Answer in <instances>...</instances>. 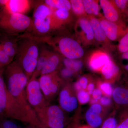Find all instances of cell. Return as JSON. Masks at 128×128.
Wrapping results in <instances>:
<instances>
[{"label": "cell", "instance_id": "obj_1", "mask_svg": "<svg viewBox=\"0 0 128 128\" xmlns=\"http://www.w3.org/2000/svg\"><path fill=\"white\" fill-rule=\"evenodd\" d=\"M3 74L9 94L28 111L35 112L29 105L27 98L26 89L29 81L18 62L15 60H13L6 67Z\"/></svg>", "mask_w": 128, "mask_h": 128}, {"label": "cell", "instance_id": "obj_2", "mask_svg": "<svg viewBox=\"0 0 128 128\" xmlns=\"http://www.w3.org/2000/svg\"><path fill=\"white\" fill-rule=\"evenodd\" d=\"M34 11L32 26L26 32L33 36L44 37L52 36L57 30L52 9L44 1L34 2Z\"/></svg>", "mask_w": 128, "mask_h": 128}, {"label": "cell", "instance_id": "obj_3", "mask_svg": "<svg viewBox=\"0 0 128 128\" xmlns=\"http://www.w3.org/2000/svg\"><path fill=\"white\" fill-rule=\"evenodd\" d=\"M19 37L20 39L15 60L21 66L29 81L36 67L40 52V43L22 34Z\"/></svg>", "mask_w": 128, "mask_h": 128}, {"label": "cell", "instance_id": "obj_4", "mask_svg": "<svg viewBox=\"0 0 128 128\" xmlns=\"http://www.w3.org/2000/svg\"><path fill=\"white\" fill-rule=\"evenodd\" d=\"M40 43L46 44L54 48L66 58L77 60L84 54V50L80 43L68 36L31 37Z\"/></svg>", "mask_w": 128, "mask_h": 128}, {"label": "cell", "instance_id": "obj_5", "mask_svg": "<svg viewBox=\"0 0 128 128\" xmlns=\"http://www.w3.org/2000/svg\"><path fill=\"white\" fill-rule=\"evenodd\" d=\"M32 18L26 15L9 13L3 9L0 12V30L8 34L18 36L26 32L32 26Z\"/></svg>", "mask_w": 128, "mask_h": 128}, {"label": "cell", "instance_id": "obj_6", "mask_svg": "<svg viewBox=\"0 0 128 128\" xmlns=\"http://www.w3.org/2000/svg\"><path fill=\"white\" fill-rule=\"evenodd\" d=\"M36 114L47 128H64L67 124L64 111L58 105H50Z\"/></svg>", "mask_w": 128, "mask_h": 128}, {"label": "cell", "instance_id": "obj_7", "mask_svg": "<svg viewBox=\"0 0 128 128\" xmlns=\"http://www.w3.org/2000/svg\"><path fill=\"white\" fill-rule=\"evenodd\" d=\"M26 91L28 102L36 114L50 105L44 97L38 80L36 78L30 79L27 85Z\"/></svg>", "mask_w": 128, "mask_h": 128}, {"label": "cell", "instance_id": "obj_8", "mask_svg": "<svg viewBox=\"0 0 128 128\" xmlns=\"http://www.w3.org/2000/svg\"><path fill=\"white\" fill-rule=\"evenodd\" d=\"M42 92L49 102L58 93L62 83L58 71L40 76L38 80Z\"/></svg>", "mask_w": 128, "mask_h": 128}, {"label": "cell", "instance_id": "obj_9", "mask_svg": "<svg viewBox=\"0 0 128 128\" xmlns=\"http://www.w3.org/2000/svg\"><path fill=\"white\" fill-rule=\"evenodd\" d=\"M59 102L60 108L68 112H73L78 107L76 91L71 85L67 84L62 88L59 96Z\"/></svg>", "mask_w": 128, "mask_h": 128}, {"label": "cell", "instance_id": "obj_10", "mask_svg": "<svg viewBox=\"0 0 128 128\" xmlns=\"http://www.w3.org/2000/svg\"><path fill=\"white\" fill-rule=\"evenodd\" d=\"M106 37L111 41L119 40L128 31L125 25L112 22L104 18L99 20Z\"/></svg>", "mask_w": 128, "mask_h": 128}, {"label": "cell", "instance_id": "obj_11", "mask_svg": "<svg viewBox=\"0 0 128 128\" xmlns=\"http://www.w3.org/2000/svg\"><path fill=\"white\" fill-rule=\"evenodd\" d=\"M105 113V108L99 103L91 105L85 114L88 125L93 128L101 126L104 121Z\"/></svg>", "mask_w": 128, "mask_h": 128}, {"label": "cell", "instance_id": "obj_12", "mask_svg": "<svg viewBox=\"0 0 128 128\" xmlns=\"http://www.w3.org/2000/svg\"><path fill=\"white\" fill-rule=\"evenodd\" d=\"M20 38L1 32H0V46L5 52L9 57L15 58L18 47V42Z\"/></svg>", "mask_w": 128, "mask_h": 128}, {"label": "cell", "instance_id": "obj_13", "mask_svg": "<svg viewBox=\"0 0 128 128\" xmlns=\"http://www.w3.org/2000/svg\"><path fill=\"white\" fill-rule=\"evenodd\" d=\"M100 5L103 11L105 19L110 22L125 25L122 21L121 13L113 2L100 0Z\"/></svg>", "mask_w": 128, "mask_h": 128}, {"label": "cell", "instance_id": "obj_14", "mask_svg": "<svg viewBox=\"0 0 128 128\" xmlns=\"http://www.w3.org/2000/svg\"><path fill=\"white\" fill-rule=\"evenodd\" d=\"M32 4L28 0H8L4 9L12 14H25L30 10Z\"/></svg>", "mask_w": 128, "mask_h": 128}, {"label": "cell", "instance_id": "obj_15", "mask_svg": "<svg viewBox=\"0 0 128 128\" xmlns=\"http://www.w3.org/2000/svg\"><path fill=\"white\" fill-rule=\"evenodd\" d=\"M76 30L86 41L90 42L94 39L93 29L88 19L83 18H80L77 22Z\"/></svg>", "mask_w": 128, "mask_h": 128}, {"label": "cell", "instance_id": "obj_16", "mask_svg": "<svg viewBox=\"0 0 128 128\" xmlns=\"http://www.w3.org/2000/svg\"><path fill=\"white\" fill-rule=\"evenodd\" d=\"M62 58L57 53L51 51L41 73V76L57 71L62 62Z\"/></svg>", "mask_w": 128, "mask_h": 128}, {"label": "cell", "instance_id": "obj_17", "mask_svg": "<svg viewBox=\"0 0 128 128\" xmlns=\"http://www.w3.org/2000/svg\"><path fill=\"white\" fill-rule=\"evenodd\" d=\"M110 59V57L105 53L102 52L95 53L89 60V67L94 71H100L105 64Z\"/></svg>", "mask_w": 128, "mask_h": 128}, {"label": "cell", "instance_id": "obj_18", "mask_svg": "<svg viewBox=\"0 0 128 128\" xmlns=\"http://www.w3.org/2000/svg\"><path fill=\"white\" fill-rule=\"evenodd\" d=\"M112 96L114 102L120 107L128 106V83L124 86L115 88Z\"/></svg>", "mask_w": 128, "mask_h": 128}, {"label": "cell", "instance_id": "obj_19", "mask_svg": "<svg viewBox=\"0 0 128 128\" xmlns=\"http://www.w3.org/2000/svg\"><path fill=\"white\" fill-rule=\"evenodd\" d=\"M52 10L54 20L58 30L70 22L71 17L70 11L64 9Z\"/></svg>", "mask_w": 128, "mask_h": 128}, {"label": "cell", "instance_id": "obj_20", "mask_svg": "<svg viewBox=\"0 0 128 128\" xmlns=\"http://www.w3.org/2000/svg\"><path fill=\"white\" fill-rule=\"evenodd\" d=\"M120 69L111 59L108 60L101 70V72L105 79L109 80H114L119 73Z\"/></svg>", "mask_w": 128, "mask_h": 128}, {"label": "cell", "instance_id": "obj_21", "mask_svg": "<svg viewBox=\"0 0 128 128\" xmlns=\"http://www.w3.org/2000/svg\"><path fill=\"white\" fill-rule=\"evenodd\" d=\"M51 51L46 48H42L40 50L37 66L31 78H37L41 75L42 70L45 66Z\"/></svg>", "mask_w": 128, "mask_h": 128}, {"label": "cell", "instance_id": "obj_22", "mask_svg": "<svg viewBox=\"0 0 128 128\" xmlns=\"http://www.w3.org/2000/svg\"><path fill=\"white\" fill-rule=\"evenodd\" d=\"M90 23L94 32V38L97 41L103 42L106 40L105 32L101 27L99 20L94 17H90L88 19Z\"/></svg>", "mask_w": 128, "mask_h": 128}, {"label": "cell", "instance_id": "obj_23", "mask_svg": "<svg viewBox=\"0 0 128 128\" xmlns=\"http://www.w3.org/2000/svg\"><path fill=\"white\" fill-rule=\"evenodd\" d=\"M44 2L52 9H64L70 11L71 9L70 1L68 0H45Z\"/></svg>", "mask_w": 128, "mask_h": 128}, {"label": "cell", "instance_id": "obj_24", "mask_svg": "<svg viewBox=\"0 0 128 128\" xmlns=\"http://www.w3.org/2000/svg\"><path fill=\"white\" fill-rule=\"evenodd\" d=\"M117 121L116 128H128V106L121 107Z\"/></svg>", "mask_w": 128, "mask_h": 128}, {"label": "cell", "instance_id": "obj_25", "mask_svg": "<svg viewBox=\"0 0 128 128\" xmlns=\"http://www.w3.org/2000/svg\"><path fill=\"white\" fill-rule=\"evenodd\" d=\"M85 12L89 15L98 16L99 14V6L96 2L92 0H82Z\"/></svg>", "mask_w": 128, "mask_h": 128}, {"label": "cell", "instance_id": "obj_26", "mask_svg": "<svg viewBox=\"0 0 128 128\" xmlns=\"http://www.w3.org/2000/svg\"><path fill=\"white\" fill-rule=\"evenodd\" d=\"M63 62L65 68L71 70L74 73L80 70L83 66L82 62L78 60L65 58Z\"/></svg>", "mask_w": 128, "mask_h": 128}, {"label": "cell", "instance_id": "obj_27", "mask_svg": "<svg viewBox=\"0 0 128 128\" xmlns=\"http://www.w3.org/2000/svg\"><path fill=\"white\" fill-rule=\"evenodd\" d=\"M71 9L73 12L77 16H83L85 12L82 0H70Z\"/></svg>", "mask_w": 128, "mask_h": 128}, {"label": "cell", "instance_id": "obj_28", "mask_svg": "<svg viewBox=\"0 0 128 128\" xmlns=\"http://www.w3.org/2000/svg\"><path fill=\"white\" fill-rule=\"evenodd\" d=\"M13 59L8 55L0 46V72H3L6 67L13 61Z\"/></svg>", "mask_w": 128, "mask_h": 128}, {"label": "cell", "instance_id": "obj_29", "mask_svg": "<svg viewBox=\"0 0 128 128\" xmlns=\"http://www.w3.org/2000/svg\"><path fill=\"white\" fill-rule=\"evenodd\" d=\"M97 88L100 90L103 96L110 97L112 96L114 89L109 82H99L98 83Z\"/></svg>", "mask_w": 128, "mask_h": 128}, {"label": "cell", "instance_id": "obj_30", "mask_svg": "<svg viewBox=\"0 0 128 128\" xmlns=\"http://www.w3.org/2000/svg\"><path fill=\"white\" fill-rule=\"evenodd\" d=\"M78 104L84 105L89 102L91 96L86 90H81L76 92Z\"/></svg>", "mask_w": 128, "mask_h": 128}, {"label": "cell", "instance_id": "obj_31", "mask_svg": "<svg viewBox=\"0 0 128 128\" xmlns=\"http://www.w3.org/2000/svg\"><path fill=\"white\" fill-rule=\"evenodd\" d=\"M89 82L87 77L82 76L75 83L73 88L76 92L81 90H86Z\"/></svg>", "mask_w": 128, "mask_h": 128}, {"label": "cell", "instance_id": "obj_32", "mask_svg": "<svg viewBox=\"0 0 128 128\" xmlns=\"http://www.w3.org/2000/svg\"><path fill=\"white\" fill-rule=\"evenodd\" d=\"M118 48L122 54L128 52V29L126 34L120 40Z\"/></svg>", "mask_w": 128, "mask_h": 128}, {"label": "cell", "instance_id": "obj_33", "mask_svg": "<svg viewBox=\"0 0 128 128\" xmlns=\"http://www.w3.org/2000/svg\"><path fill=\"white\" fill-rule=\"evenodd\" d=\"M118 125L117 119L114 116L108 117L104 121L101 128H116Z\"/></svg>", "mask_w": 128, "mask_h": 128}, {"label": "cell", "instance_id": "obj_34", "mask_svg": "<svg viewBox=\"0 0 128 128\" xmlns=\"http://www.w3.org/2000/svg\"><path fill=\"white\" fill-rule=\"evenodd\" d=\"M0 128H24L20 127L11 119H0Z\"/></svg>", "mask_w": 128, "mask_h": 128}, {"label": "cell", "instance_id": "obj_35", "mask_svg": "<svg viewBox=\"0 0 128 128\" xmlns=\"http://www.w3.org/2000/svg\"><path fill=\"white\" fill-rule=\"evenodd\" d=\"M113 2L121 13L125 12L128 6V0H115Z\"/></svg>", "mask_w": 128, "mask_h": 128}, {"label": "cell", "instance_id": "obj_36", "mask_svg": "<svg viewBox=\"0 0 128 128\" xmlns=\"http://www.w3.org/2000/svg\"><path fill=\"white\" fill-rule=\"evenodd\" d=\"M112 101L110 97L103 96L99 100L98 103L104 107H108L112 104Z\"/></svg>", "mask_w": 128, "mask_h": 128}, {"label": "cell", "instance_id": "obj_37", "mask_svg": "<svg viewBox=\"0 0 128 128\" xmlns=\"http://www.w3.org/2000/svg\"><path fill=\"white\" fill-rule=\"evenodd\" d=\"M74 72L71 70L66 68L62 69L61 71V75L64 78H68L71 77L74 74Z\"/></svg>", "mask_w": 128, "mask_h": 128}, {"label": "cell", "instance_id": "obj_38", "mask_svg": "<svg viewBox=\"0 0 128 128\" xmlns=\"http://www.w3.org/2000/svg\"><path fill=\"white\" fill-rule=\"evenodd\" d=\"M102 96H103V94L100 90L97 88H95L93 90L91 96V97L99 100Z\"/></svg>", "mask_w": 128, "mask_h": 128}, {"label": "cell", "instance_id": "obj_39", "mask_svg": "<svg viewBox=\"0 0 128 128\" xmlns=\"http://www.w3.org/2000/svg\"><path fill=\"white\" fill-rule=\"evenodd\" d=\"M95 89V84L94 83L92 82H90L88 85L86 90L88 92L89 95L91 96L93 90Z\"/></svg>", "mask_w": 128, "mask_h": 128}, {"label": "cell", "instance_id": "obj_40", "mask_svg": "<svg viewBox=\"0 0 128 128\" xmlns=\"http://www.w3.org/2000/svg\"><path fill=\"white\" fill-rule=\"evenodd\" d=\"M7 1L8 0H0V12L4 9L5 5Z\"/></svg>", "mask_w": 128, "mask_h": 128}, {"label": "cell", "instance_id": "obj_41", "mask_svg": "<svg viewBox=\"0 0 128 128\" xmlns=\"http://www.w3.org/2000/svg\"><path fill=\"white\" fill-rule=\"evenodd\" d=\"M98 102H99V100H96V99H94V98H92L91 97L90 99V101H89V102H90L91 105H92V104H95L96 103H98Z\"/></svg>", "mask_w": 128, "mask_h": 128}, {"label": "cell", "instance_id": "obj_42", "mask_svg": "<svg viewBox=\"0 0 128 128\" xmlns=\"http://www.w3.org/2000/svg\"><path fill=\"white\" fill-rule=\"evenodd\" d=\"M122 57L123 59L128 60V52L122 53Z\"/></svg>", "mask_w": 128, "mask_h": 128}, {"label": "cell", "instance_id": "obj_43", "mask_svg": "<svg viewBox=\"0 0 128 128\" xmlns=\"http://www.w3.org/2000/svg\"><path fill=\"white\" fill-rule=\"evenodd\" d=\"M74 128H91L88 126V125H83V126H78V127H76Z\"/></svg>", "mask_w": 128, "mask_h": 128}, {"label": "cell", "instance_id": "obj_44", "mask_svg": "<svg viewBox=\"0 0 128 128\" xmlns=\"http://www.w3.org/2000/svg\"><path fill=\"white\" fill-rule=\"evenodd\" d=\"M124 69L126 71L128 72V64L124 66Z\"/></svg>", "mask_w": 128, "mask_h": 128}, {"label": "cell", "instance_id": "obj_45", "mask_svg": "<svg viewBox=\"0 0 128 128\" xmlns=\"http://www.w3.org/2000/svg\"><path fill=\"white\" fill-rule=\"evenodd\" d=\"M27 128H37L36 127H34V126H32V125H30V126Z\"/></svg>", "mask_w": 128, "mask_h": 128}, {"label": "cell", "instance_id": "obj_46", "mask_svg": "<svg viewBox=\"0 0 128 128\" xmlns=\"http://www.w3.org/2000/svg\"></svg>", "mask_w": 128, "mask_h": 128}]
</instances>
